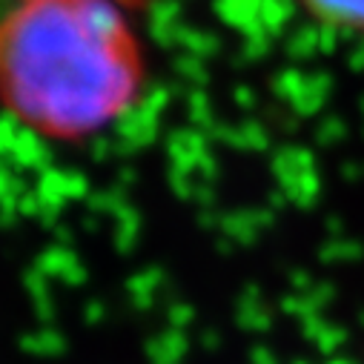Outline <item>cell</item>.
<instances>
[{
    "label": "cell",
    "mask_w": 364,
    "mask_h": 364,
    "mask_svg": "<svg viewBox=\"0 0 364 364\" xmlns=\"http://www.w3.org/2000/svg\"><path fill=\"white\" fill-rule=\"evenodd\" d=\"M144 77L118 0H21L0 18V101L41 135H98L138 101Z\"/></svg>",
    "instance_id": "1"
},
{
    "label": "cell",
    "mask_w": 364,
    "mask_h": 364,
    "mask_svg": "<svg viewBox=\"0 0 364 364\" xmlns=\"http://www.w3.org/2000/svg\"><path fill=\"white\" fill-rule=\"evenodd\" d=\"M310 6L344 26H364V0H310Z\"/></svg>",
    "instance_id": "2"
}]
</instances>
